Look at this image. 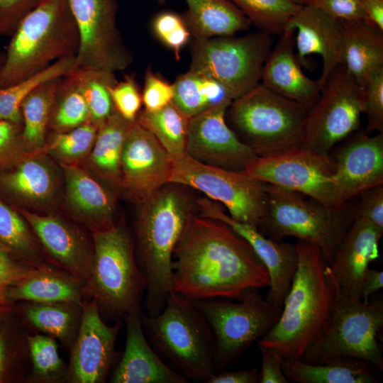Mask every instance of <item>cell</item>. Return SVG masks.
<instances>
[{
    "label": "cell",
    "mask_w": 383,
    "mask_h": 383,
    "mask_svg": "<svg viewBox=\"0 0 383 383\" xmlns=\"http://www.w3.org/2000/svg\"><path fill=\"white\" fill-rule=\"evenodd\" d=\"M172 85V102L189 118L228 99L218 82L191 70L179 76Z\"/></svg>",
    "instance_id": "cell-36"
},
{
    "label": "cell",
    "mask_w": 383,
    "mask_h": 383,
    "mask_svg": "<svg viewBox=\"0 0 383 383\" xmlns=\"http://www.w3.org/2000/svg\"><path fill=\"white\" fill-rule=\"evenodd\" d=\"M189 119L172 101L157 111L144 110L135 121L150 131L174 158L186 153Z\"/></svg>",
    "instance_id": "cell-35"
},
{
    "label": "cell",
    "mask_w": 383,
    "mask_h": 383,
    "mask_svg": "<svg viewBox=\"0 0 383 383\" xmlns=\"http://www.w3.org/2000/svg\"><path fill=\"white\" fill-rule=\"evenodd\" d=\"M364 109V89L339 65L308 113L301 147L329 155L335 145L359 128Z\"/></svg>",
    "instance_id": "cell-13"
},
{
    "label": "cell",
    "mask_w": 383,
    "mask_h": 383,
    "mask_svg": "<svg viewBox=\"0 0 383 383\" xmlns=\"http://www.w3.org/2000/svg\"><path fill=\"white\" fill-rule=\"evenodd\" d=\"M383 232L359 218L343 236L326 272L338 289L355 300H361L360 290L363 274L379 256V241Z\"/></svg>",
    "instance_id": "cell-21"
},
{
    "label": "cell",
    "mask_w": 383,
    "mask_h": 383,
    "mask_svg": "<svg viewBox=\"0 0 383 383\" xmlns=\"http://www.w3.org/2000/svg\"><path fill=\"white\" fill-rule=\"evenodd\" d=\"M353 211V217L359 218L383 232V184L372 187L360 195Z\"/></svg>",
    "instance_id": "cell-49"
},
{
    "label": "cell",
    "mask_w": 383,
    "mask_h": 383,
    "mask_svg": "<svg viewBox=\"0 0 383 383\" xmlns=\"http://www.w3.org/2000/svg\"><path fill=\"white\" fill-rule=\"evenodd\" d=\"M260 289H245L236 301L226 298L194 301L214 335L217 372L237 361L277 322L282 309L264 299Z\"/></svg>",
    "instance_id": "cell-11"
},
{
    "label": "cell",
    "mask_w": 383,
    "mask_h": 383,
    "mask_svg": "<svg viewBox=\"0 0 383 383\" xmlns=\"http://www.w3.org/2000/svg\"><path fill=\"white\" fill-rule=\"evenodd\" d=\"M226 99L190 118L186 153L203 164L243 170L257 155L226 122Z\"/></svg>",
    "instance_id": "cell-16"
},
{
    "label": "cell",
    "mask_w": 383,
    "mask_h": 383,
    "mask_svg": "<svg viewBox=\"0 0 383 383\" xmlns=\"http://www.w3.org/2000/svg\"><path fill=\"white\" fill-rule=\"evenodd\" d=\"M233 35L195 39L189 69L218 82L232 101L261 82L273 43L262 31Z\"/></svg>",
    "instance_id": "cell-10"
},
{
    "label": "cell",
    "mask_w": 383,
    "mask_h": 383,
    "mask_svg": "<svg viewBox=\"0 0 383 383\" xmlns=\"http://www.w3.org/2000/svg\"><path fill=\"white\" fill-rule=\"evenodd\" d=\"M85 283L66 272L48 266L37 267L5 292L6 303L26 301L38 303L72 302L82 304Z\"/></svg>",
    "instance_id": "cell-28"
},
{
    "label": "cell",
    "mask_w": 383,
    "mask_h": 383,
    "mask_svg": "<svg viewBox=\"0 0 383 383\" xmlns=\"http://www.w3.org/2000/svg\"><path fill=\"white\" fill-rule=\"evenodd\" d=\"M303 6L316 8L339 19L370 21L366 13L356 0H294Z\"/></svg>",
    "instance_id": "cell-50"
},
{
    "label": "cell",
    "mask_w": 383,
    "mask_h": 383,
    "mask_svg": "<svg viewBox=\"0 0 383 383\" xmlns=\"http://www.w3.org/2000/svg\"><path fill=\"white\" fill-rule=\"evenodd\" d=\"M297 192L267 184V204L258 230L267 237H294L317 245L329 264L353 222L346 204L329 209Z\"/></svg>",
    "instance_id": "cell-8"
},
{
    "label": "cell",
    "mask_w": 383,
    "mask_h": 383,
    "mask_svg": "<svg viewBox=\"0 0 383 383\" xmlns=\"http://www.w3.org/2000/svg\"><path fill=\"white\" fill-rule=\"evenodd\" d=\"M115 110L126 120H136L142 106V94L133 75L126 74L124 79L110 88Z\"/></svg>",
    "instance_id": "cell-45"
},
{
    "label": "cell",
    "mask_w": 383,
    "mask_h": 383,
    "mask_svg": "<svg viewBox=\"0 0 383 383\" xmlns=\"http://www.w3.org/2000/svg\"><path fill=\"white\" fill-rule=\"evenodd\" d=\"M22 124L0 120V168L21 155Z\"/></svg>",
    "instance_id": "cell-52"
},
{
    "label": "cell",
    "mask_w": 383,
    "mask_h": 383,
    "mask_svg": "<svg viewBox=\"0 0 383 383\" xmlns=\"http://www.w3.org/2000/svg\"><path fill=\"white\" fill-rule=\"evenodd\" d=\"M183 187L167 184L139 204L135 225L136 260L145 281L143 306L150 316L161 311L172 291L174 250L196 215L197 201Z\"/></svg>",
    "instance_id": "cell-2"
},
{
    "label": "cell",
    "mask_w": 383,
    "mask_h": 383,
    "mask_svg": "<svg viewBox=\"0 0 383 383\" xmlns=\"http://www.w3.org/2000/svg\"><path fill=\"white\" fill-rule=\"evenodd\" d=\"M383 287V272L368 267L365 272L360 285V296L367 301L370 296Z\"/></svg>",
    "instance_id": "cell-55"
},
{
    "label": "cell",
    "mask_w": 383,
    "mask_h": 383,
    "mask_svg": "<svg viewBox=\"0 0 383 383\" xmlns=\"http://www.w3.org/2000/svg\"><path fill=\"white\" fill-rule=\"evenodd\" d=\"M6 299L4 296L0 295V311H3L4 309L6 308Z\"/></svg>",
    "instance_id": "cell-58"
},
{
    "label": "cell",
    "mask_w": 383,
    "mask_h": 383,
    "mask_svg": "<svg viewBox=\"0 0 383 383\" xmlns=\"http://www.w3.org/2000/svg\"><path fill=\"white\" fill-rule=\"evenodd\" d=\"M67 199L73 211L95 231L111 227L115 221V204L111 195L85 171L62 165Z\"/></svg>",
    "instance_id": "cell-29"
},
{
    "label": "cell",
    "mask_w": 383,
    "mask_h": 383,
    "mask_svg": "<svg viewBox=\"0 0 383 383\" xmlns=\"http://www.w3.org/2000/svg\"><path fill=\"white\" fill-rule=\"evenodd\" d=\"M366 133H383V67L374 72L364 89Z\"/></svg>",
    "instance_id": "cell-46"
},
{
    "label": "cell",
    "mask_w": 383,
    "mask_h": 383,
    "mask_svg": "<svg viewBox=\"0 0 383 383\" xmlns=\"http://www.w3.org/2000/svg\"><path fill=\"white\" fill-rule=\"evenodd\" d=\"M152 28L157 38L179 59L181 50L191 35L184 18L174 12L164 11L155 16Z\"/></svg>",
    "instance_id": "cell-44"
},
{
    "label": "cell",
    "mask_w": 383,
    "mask_h": 383,
    "mask_svg": "<svg viewBox=\"0 0 383 383\" xmlns=\"http://www.w3.org/2000/svg\"><path fill=\"white\" fill-rule=\"evenodd\" d=\"M76 69V57H64L28 78L0 88V120L22 124L21 104L25 99L40 84Z\"/></svg>",
    "instance_id": "cell-37"
},
{
    "label": "cell",
    "mask_w": 383,
    "mask_h": 383,
    "mask_svg": "<svg viewBox=\"0 0 383 383\" xmlns=\"http://www.w3.org/2000/svg\"><path fill=\"white\" fill-rule=\"evenodd\" d=\"M172 164V157L156 138L135 121L121 157V185L129 198L140 204L168 184Z\"/></svg>",
    "instance_id": "cell-18"
},
{
    "label": "cell",
    "mask_w": 383,
    "mask_h": 383,
    "mask_svg": "<svg viewBox=\"0 0 383 383\" xmlns=\"http://www.w3.org/2000/svg\"><path fill=\"white\" fill-rule=\"evenodd\" d=\"M98 128L89 121L71 130L57 132L52 138L51 148L65 159L79 158L92 148Z\"/></svg>",
    "instance_id": "cell-43"
},
{
    "label": "cell",
    "mask_w": 383,
    "mask_h": 383,
    "mask_svg": "<svg viewBox=\"0 0 383 383\" xmlns=\"http://www.w3.org/2000/svg\"><path fill=\"white\" fill-rule=\"evenodd\" d=\"M280 355L283 372L289 382L298 383H377L374 367L362 360L344 357L321 363Z\"/></svg>",
    "instance_id": "cell-30"
},
{
    "label": "cell",
    "mask_w": 383,
    "mask_h": 383,
    "mask_svg": "<svg viewBox=\"0 0 383 383\" xmlns=\"http://www.w3.org/2000/svg\"><path fill=\"white\" fill-rule=\"evenodd\" d=\"M159 4H164L166 0H156Z\"/></svg>",
    "instance_id": "cell-60"
},
{
    "label": "cell",
    "mask_w": 383,
    "mask_h": 383,
    "mask_svg": "<svg viewBox=\"0 0 383 383\" xmlns=\"http://www.w3.org/2000/svg\"><path fill=\"white\" fill-rule=\"evenodd\" d=\"M294 30H286L272 49L261 83L274 93L303 106L309 112L321 91L318 79L307 77L294 51Z\"/></svg>",
    "instance_id": "cell-24"
},
{
    "label": "cell",
    "mask_w": 383,
    "mask_h": 383,
    "mask_svg": "<svg viewBox=\"0 0 383 383\" xmlns=\"http://www.w3.org/2000/svg\"><path fill=\"white\" fill-rule=\"evenodd\" d=\"M4 59H5V53L0 52V71L3 66Z\"/></svg>",
    "instance_id": "cell-59"
},
{
    "label": "cell",
    "mask_w": 383,
    "mask_h": 383,
    "mask_svg": "<svg viewBox=\"0 0 383 383\" xmlns=\"http://www.w3.org/2000/svg\"><path fill=\"white\" fill-rule=\"evenodd\" d=\"M85 288L100 311L111 318L119 320L133 311L141 310L145 281L123 223L94 231L92 262Z\"/></svg>",
    "instance_id": "cell-6"
},
{
    "label": "cell",
    "mask_w": 383,
    "mask_h": 383,
    "mask_svg": "<svg viewBox=\"0 0 383 383\" xmlns=\"http://www.w3.org/2000/svg\"><path fill=\"white\" fill-rule=\"evenodd\" d=\"M184 17L195 39L233 35L248 30L250 21L230 0H185Z\"/></svg>",
    "instance_id": "cell-31"
},
{
    "label": "cell",
    "mask_w": 383,
    "mask_h": 383,
    "mask_svg": "<svg viewBox=\"0 0 383 383\" xmlns=\"http://www.w3.org/2000/svg\"><path fill=\"white\" fill-rule=\"evenodd\" d=\"M168 184L191 187L222 204L234 220L258 229L267 204V184L245 170L208 165L187 153L174 157Z\"/></svg>",
    "instance_id": "cell-12"
},
{
    "label": "cell",
    "mask_w": 383,
    "mask_h": 383,
    "mask_svg": "<svg viewBox=\"0 0 383 383\" xmlns=\"http://www.w3.org/2000/svg\"><path fill=\"white\" fill-rule=\"evenodd\" d=\"M333 283L335 299L328 323L300 359L321 363L350 357L382 370V346L378 341V333L383 326L382 299L355 300Z\"/></svg>",
    "instance_id": "cell-9"
},
{
    "label": "cell",
    "mask_w": 383,
    "mask_h": 383,
    "mask_svg": "<svg viewBox=\"0 0 383 383\" xmlns=\"http://www.w3.org/2000/svg\"><path fill=\"white\" fill-rule=\"evenodd\" d=\"M286 30L296 31L298 60L319 55L322 70L318 82L321 89L331 73L342 63L341 28L339 19L309 6H303L289 21Z\"/></svg>",
    "instance_id": "cell-22"
},
{
    "label": "cell",
    "mask_w": 383,
    "mask_h": 383,
    "mask_svg": "<svg viewBox=\"0 0 383 383\" xmlns=\"http://www.w3.org/2000/svg\"><path fill=\"white\" fill-rule=\"evenodd\" d=\"M45 0H0V35L11 36L21 21Z\"/></svg>",
    "instance_id": "cell-51"
},
{
    "label": "cell",
    "mask_w": 383,
    "mask_h": 383,
    "mask_svg": "<svg viewBox=\"0 0 383 383\" xmlns=\"http://www.w3.org/2000/svg\"><path fill=\"white\" fill-rule=\"evenodd\" d=\"M122 321L107 325L94 299L82 304L81 321L66 378L74 383L105 382L115 356V344Z\"/></svg>",
    "instance_id": "cell-17"
},
{
    "label": "cell",
    "mask_w": 383,
    "mask_h": 383,
    "mask_svg": "<svg viewBox=\"0 0 383 383\" xmlns=\"http://www.w3.org/2000/svg\"><path fill=\"white\" fill-rule=\"evenodd\" d=\"M8 348L6 335L0 325V382L6 374L8 366Z\"/></svg>",
    "instance_id": "cell-57"
},
{
    "label": "cell",
    "mask_w": 383,
    "mask_h": 383,
    "mask_svg": "<svg viewBox=\"0 0 383 383\" xmlns=\"http://www.w3.org/2000/svg\"><path fill=\"white\" fill-rule=\"evenodd\" d=\"M133 122L126 120L116 111L99 126L92 146L91 159L94 166L104 177L120 185L122 150Z\"/></svg>",
    "instance_id": "cell-34"
},
{
    "label": "cell",
    "mask_w": 383,
    "mask_h": 383,
    "mask_svg": "<svg viewBox=\"0 0 383 383\" xmlns=\"http://www.w3.org/2000/svg\"><path fill=\"white\" fill-rule=\"evenodd\" d=\"M79 33L77 68L111 72L128 67L133 55L117 25L116 0H67Z\"/></svg>",
    "instance_id": "cell-15"
},
{
    "label": "cell",
    "mask_w": 383,
    "mask_h": 383,
    "mask_svg": "<svg viewBox=\"0 0 383 383\" xmlns=\"http://www.w3.org/2000/svg\"><path fill=\"white\" fill-rule=\"evenodd\" d=\"M141 94L145 110L149 112L157 111L172 101L173 85L155 74L149 67L145 71Z\"/></svg>",
    "instance_id": "cell-48"
},
{
    "label": "cell",
    "mask_w": 383,
    "mask_h": 383,
    "mask_svg": "<svg viewBox=\"0 0 383 383\" xmlns=\"http://www.w3.org/2000/svg\"><path fill=\"white\" fill-rule=\"evenodd\" d=\"M142 310L133 311L123 318L126 326L123 354L111 377L113 383H188L157 355L142 326Z\"/></svg>",
    "instance_id": "cell-23"
},
{
    "label": "cell",
    "mask_w": 383,
    "mask_h": 383,
    "mask_svg": "<svg viewBox=\"0 0 383 383\" xmlns=\"http://www.w3.org/2000/svg\"><path fill=\"white\" fill-rule=\"evenodd\" d=\"M57 177L48 162L39 157L20 155L0 168V197L18 204H43L54 194Z\"/></svg>",
    "instance_id": "cell-26"
},
{
    "label": "cell",
    "mask_w": 383,
    "mask_h": 383,
    "mask_svg": "<svg viewBox=\"0 0 383 383\" xmlns=\"http://www.w3.org/2000/svg\"><path fill=\"white\" fill-rule=\"evenodd\" d=\"M245 170L255 179L301 193L329 209L343 206L329 155L303 147L277 155L255 157Z\"/></svg>",
    "instance_id": "cell-14"
},
{
    "label": "cell",
    "mask_w": 383,
    "mask_h": 383,
    "mask_svg": "<svg viewBox=\"0 0 383 383\" xmlns=\"http://www.w3.org/2000/svg\"><path fill=\"white\" fill-rule=\"evenodd\" d=\"M342 63L365 89L370 76L383 67V30L370 21L339 20Z\"/></svg>",
    "instance_id": "cell-27"
},
{
    "label": "cell",
    "mask_w": 383,
    "mask_h": 383,
    "mask_svg": "<svg viewBox=\"0 0 383 383\" xmlns=\"http://www.w3.org/2000/svg\"><path fill=\"white\" fill-rule=\"evenodd\" d=\"M199 214L222 221L245 240L265 266L270 279L266 299L282 309L298 267L295 244L274 239L226 214L218 204L208 198L197 200Z\"/></svg>",
    "instance_id": "cell-19"
},
{
    "label": "cell",
    "mask_w": 383,
    "mask_h": 383,
    "mask_svg": "<svg viewBox=\"0 0 383 383\" xmlns=\"http://www.w3.org/2000/svg\"><path fill=\"white\" fill-rule=\"evenodd\" d=\"M33 363V376L37 381L56 382L66 378L67 370L52 336L35 335L27 337Z\"/></svg>",
    "instance_id": "cell-42"
},
{
    "label": "cell",
    "mask_w": 383,
    "mask_h": 383,
    "mask_svg": "<svg viewBox=\"0 0 383 383\" xmlns=\"http://www.w3.org/2000/svg\"><path fill=\"white\" fill-rule=\"evenodd\" d=\"M260 30L279 35L284 32L289 21L302 5L294 0H230Z\"/></svg>",
    "instance_id": "cell-39"
},
{
    "label": "cell",
    "mask_w": 383,
    "mask_h": 383,
    "mask_svg": "<svg viewBox=\"0 0 383 383\" xmlns=\"http://www.w3.org/2000/svg\"><path fill=\"white\" fill-rule=\"evenodd\" d=\"M228 111L241 140L258 157L277 155L303 145L308 111L261 82L233 100Z\"/></svg>",
    "instance_id": "cell-7"
},
{
    "label": "cell",
    "mask_w": 383,
    "mask_h": 383,
    "mask_svg": "<svg viewBox=\"0 0 383 383\" xmlns=\"http://www.w3.org/2000/svg\"><path fill=\"white\" fill-rule=\"evenodd\" d=\"M348 137L331 159L334 181L343 205L383 184V133L374 135L358 133Z\"/></svg>",
    "instance_id": "cell-20"
},
{
    "label": "cell",
    "mask_w": 383,
    "mask_h": 383,
    "mask_svg": "<svg viewBox=\"0 0 383 383\" xmlns=\"http://www.w3.org/2000/svg\"><path fill=\"white\" fill-rule=\"evenodd\" d=\"M18 211L60 266L85 283L90 273L93 249L80 233L60 218L40 216L21 209Z\"/></svg>",
    "instance_id": "cell-25"
},
{
    "label": "cell",
    "mask_w": 383,
    "mask_h": 383,
    "mask_svg": "<svg viewBox=\"0 0 383 383\" xmlns=\"http://www.w3.org/2000/svg\"><path fill=\"white\" fill-rule=\"evenodd\" d=\"M82 304L27 301L23 305L22 313L34 328L72 347L79 329Z\"/></svg>",
    "instance_id": "cell-32"
},
{
    "label": "cell",
    "mask_w": 383,
    "mask_h": 383,
    "mask_svg": "<svg viewBox=\"0 0 383 383\" xmlns=\"http://www.w3.org/2000/svg\"><path fill=\"white\" fill-rule=\"evenodd\" d=\"M0 71V88L35 74L55 62L76 57L79 33L67 0H45L13 33Z\"/></svg>",
    "instance_id": "cell-5"
},
{
    "label": "cell",
    "mask_w": 383,
    "mask_h": 383,
    "mask_svg": "<svg viewBox=\"0 0 383 383\" xmlns=\"http://www.w3.org/2000/svg\"><path fill=\"white\" fill-rule=\"evenodd\" d=\"M259 370L252 368L238 371H219L212 374L206 383H257Z\"/></svg>",
    "instance_id": "cell-54"
},
{
    "label": "cell",
    "mask_w": 383,
    "mask_h": 383,
    "mask_svg": "<svg viewBox=\"0 0 383 383\" xmlns=\"http://www.w3.org/2000/svg\"><path fill=\"white\" fill-rule=\"evenodd\" d=\"M28 226L19 211L0 197V243L30 265L45 267Z\"/></svg>",
    "instance_id": "cell-40"
},
{
    "label": "cell",
    "mask_w": 383,
    "mask_h": 383,
    "mask_svg": "<svg viewBox=\"0 0 383 383\" xmlns=\"http://www.w3.org/2000/svg\"><path fill=\"white\" fill-rule=\"evenodd\" d=\"M261 357V369L259 371V383H289L284 375L279 353L272 349L259 346Z\"/></svg>",
    "instance_id": "cell-53"
},
{
    "label": "cell",
    "mask_w": 383,
    "mask_h": 383,
    "mask_svg": "<svg viewBox=\"0 0 383 383\" xmlns=\"http://www.w3.org/2000/svg\"><path fill=\"white\" fill-rule=\"evenodd\" d=\"M140 319L150 344L174 371L202 382L217 372L214 335L194 301L172 291L160 313L142 311Z\"/></svg>",
    "instance_id": "cell-4"
},
{
    "label": "cell",
    "mask_w": 383,
    "mask_h": 383,
    "mask_svg": "<svg viewBox=\"0 0 383 383\" xmlns=\"http://www.w3.org/2000/svg\"><path fill=\"white\" fill-rule=\"evenodd\" d=\"M35 268L0 243V295L5 298V292L10 287Z\"/></svg>",
    "instance_id": "cell-47"
},
{
    "label": "cell",
    "mask_w": 383,
    "mask_h": 383,
    "mask_svg": "<svg viewBox=\"0 0 383 383\" xmlns=\"http://www.w3.org/2000/svg\"><path fill=\"white\" fill-rule=\"evenodd\" d=\"M70 74L62 78L51 112L50 125L57 132L91 121L85 99Z\"/></svg>",
    "instance_id": "cell-41"
},
{
    "label": "cell",
    "mask_w": 383,
    "mask_h": 383,
    "mask_svg": "<svg viewBox=\"0 0 383 383\" xmlns=\"http://www.w3.org/2000/svg\"><path fill=\"white\" fill-rule=\"evenodd\" d=\"M369 20L383 30V0H356Z\"/></svg>",
    "instance_id": "cell-56"
},
{
    "label": "cell",
    "mask_w": 383,
    "mask_h": 383,
    "mask_svg": "<svg viewBox=\"0 0 383 383\" xmlns=\"http://www.w3.org/2000/svg\"><path fill=\"white\" fill-rule=\"evenodd\" d=\"M298 267L277 322L257 344L283 355L301 358L325 330L331 313L334 284L321 250L309 242L295 243Z\"/></svg>",
    "instance_id": "cell-3"
},
{
    "label": "cell",
    "mask_w": 383,
    "mask_h": 383,
    "mask_svg": "<svg viewBox=\"0 0 383 383\" xmlns=\"http://www.w3.org/2000/svg\"><path fill=\"white\" fill-rule=\"evenodd\" d=\"M62 78L40 84L23 101L21 138L24 147L39 149L45 145L52 106Z\"/></svg>",
    "instance_id": "cell-33"
},
{
    "label": "cell",
    "mask_w": 383,
    "mask_h": 383,
    "mask_svg": "<svg viewBox=\"0 0 383 383\" xmlns=\"http://www.w3.org/2000/svg\"><path fill=\"white\" fill-rule=\"evenodd\" d=\"M267 269L250 244L222 221L194 215L174 250L172 290L193 301L238 299L269 286Z\"/></svg>",
    "instance_id": "cell-1"
},
{
    "label": "cell",
    "mask_w": 383,
    "mask_h": 383,
    "mask_svg": "<svg viewBox=\"0 0 383 383\" xmlns=\"http://www.w3.org/2000/svg\"><path fill=\"white\" fill-rule=\"evenodd\" d=\"M70 74L85 99L91 122L99 127L116 111L110 93V88L118 82L114 72L77 68Z\"/></svg>",
    "instance_id": "cell-38"
}]
</instances>
